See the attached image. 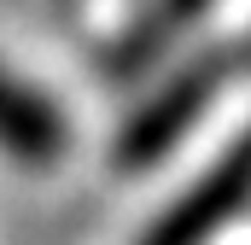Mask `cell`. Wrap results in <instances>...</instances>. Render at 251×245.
Returning a JSON list of instances; mask_svg holds the SVG:
<instances>
[{
    "instance_id": "obj_3",
    "label": "cell",
    "mask_w": 251,
    "mask_h": 245,
    "mask_svg": "<svg viewBox=\"0 0 251 245\" xmlns=\"http://www.w3.org/2000/svg\"><path fill=\"white\" fill-rule=\"evenodd\" d=\"M64 140H70V128H64L59 105L41 88L0 70V152L18 164H53L64 152Z\"/></svg>"
},
{
    "instance_id": "obj_1",
    "label": "cell",
    "mask_w": 251,
    "mask_h": 245,
    "mask_svg": "<svg viewBox=\"0 0 251 245\" xmlns=\"http://www.w3.org/2000/svg\"><path fill=\"white\" fill-rule=\"evenodd\" d=\"M228 70H234L228 53H210V59L187 64L176 82H164V88L128 117V128H123V164H128V170H140V164H152L164 146H176V140L187 134V122L222 94Z\"/></svg>"
},
{
    "instance_id": "obj_4",
    "label": "cell",
    "mask_w": 251,
    "mask_h": 245,
    "mask_svg": "<svg viewBox=\"0 0 251 245\" xmlns=\"http://www.w3.org/2000/svg\"><path fill=\"white\" fill-rule=\"evenodd\" d=\"M204 6H210V0H152V6H146V18L128 29L117 47H111L105 70H111V76H134V70H146V64L158 59L181 29H193V24L204 18Z\"/></svg>"
},
{
    "instance_id": "obj_2",
    "label": "cell",
    "mask_w": 251,
    "mask_h": 245,
    "mask_svg": "<svg viewBox=\"0 0 251 245\" xmlns=\"http://www.w3.org/2000/svg\"><path fill=\"white\" fill-rule=\"evenodd\" d=\"M246 198H251V134H240V140L228 146V158H222L204 181H193L187 193H181V204H176L140 245H204Z\"/></svg>"
}]
</instances>
